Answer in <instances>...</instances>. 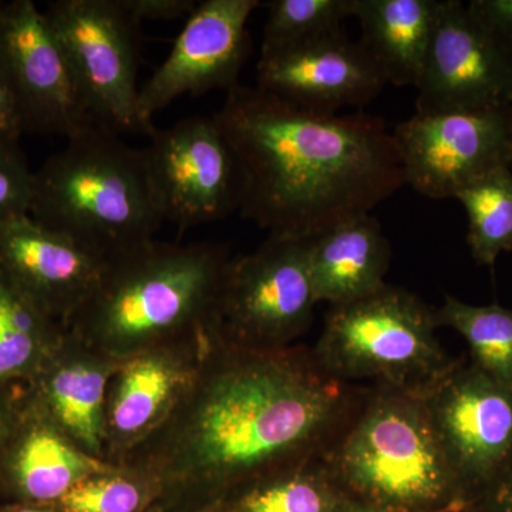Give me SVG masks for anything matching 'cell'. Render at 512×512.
Here are the masks:
<instances>
[{
    "label": "cell",
    "mask_w": 512,
    "mask_h": 512,
    "mask_svg": "<svg viewBox=\"0 0 512 512\" xmlns=\"http://www.w3.org/2000/svg\"><path fill=\"white\" fill-rule=\"evenodd\" d=\"M457 511V510H456ZM336 512H393L382 510V508L373 507V505L363 504V505H349V507H343L340 505Z\"/></svg>",
    "instance_id": "obj_35"
},
{
    "label": "cell",
    "mask_w": 512,
    "mask_h": 512,
    "mask_svg": "<svg viewBox=\"0 0 512 512\" xmlns=\"http://www.w3.org/2000/svg\"><path fill=\"white\" fill-rule=\"evenodd\" d=\"M26 400V384L0 387V458L22 419Z\"/></svg>",
    "instance_id": "obj_31"
},
{
    "label": "cell",
    "mask_w": 512,
    "mask_h": 512,
    "mask_svg": "<svg viewBox=\"0 0 512 512\" xmlns=\"http://www.w3.org/2000/svg\"><path fill=\"white\" fill-rule=\"evenodd\" d=\"M481 495L485 512H512V464Z\"/></svg>",
    "instance_id": "obj_33"
},
{
    "label": "cell",
    "mask_w": 512,
    "mask_h": 512,
    "mask_svg": "<svg viewBox=\"0 0 512 512\" xmlns=\"http://www.w3.org/2000/svg\"><path fill=\"white\" fill-rule=\"evenodd\" d=\"M416 114L512 109V56L460 0H437Z\"/></svg>",
    "instance_id": "obj_10"
},
{
    "label": "cell",
    "mask_w": 512,
    "mask_h": 512,
    "mask_svg": "<svg viewBox=\"0 0 512 512\" xmlns=\"http://www.w3.org/2000/svg\"><path fill=\"white\" fill-rule=\"evenodd\" d=\"M386 84L365 49L343 29L261 53L256 64L258 89L315 113L365 106Z\"/></svg>",
    "instance_id": "obj_15"
},
{
    "label": "cell",
    "mask_w": 512,
    "mask_h": 512,
    "mask_svg": "<svg viewBox=\"0 0 512 512\" xmlns=\"http://www.w3.org/2000/svg\"><path fill=\"white\" fill-rule=\"evenodd\" d=\"M389 265V241L372 214L309 239V266L318 303L339 306L372 295L386 285Z\"/></svg>",
    "instance_id": "obj_20"
},
{
    "label": "cell",
    "mask_w": 512,
    "mask_h": 512,
    "mask_svg": "<svg viewBox=\"0 0 512 512\" xmlns=\"http://www.w3.org/2000/svg\"><path fill=\"white\" fill-rule=\"evenodd\" d=\"M258 0H205L185 22L170 55L138 90V130L150 134L153 117L185 94L237 86L251 53L248 22Z\"/></svg>",
    "instance_id": "obj_13"
},
{
    "label": "cell",
    "mask_w": 512,
    "mask_h": 512,
    "mask_svg": "<svg viewBox=\"0 0 512 512\" xmlns=\"http://www.w3.org/2000/svg\"><path fill=\"white\" fill-rule=\"evenodd\" d=\"M434 316L437 325L466 339L477 369L512 392V309L470 305L446 295Z\"/></svg>",
    "instance_id": "obj_24"
},
{
    "label": "cell",
    "mask_w": 512,
    "mask_h": 512,
    "mask_svg": "<svg viewBox=\"0 0 512 512\" xmlns=\"http://www.w3.org/2000/svg\"><path fill=\"white\" fill-rule=\"evenodd\" d=\"M468 217L467 242L477 264L493 266L512 249V173L500 168L456 195Z\"/></svg>",
    "instance_id": "obj_25"
},
{
    "label": "cell",
    "mask_w": 512,
    "mask_h": 512,
    "mask_svg": "<svg viewBox=\"0 0 512 512\" xmlns=\"http://www.w3.org/2000/svg\"><path fill=\"white\" fill-rule=\"evenodd\" d=\"M148 136L150 144L141 154L161 221L171 222L183 235L238 211V165L214 116L153 128Z\"/></svg>",
    "instance_id": "obj_9"
},
{
    "label": "cell",
    "mask_w": 512,
    "mask_h": 512,
    "mask_svg": "<svg viewBox=\"0 0 512 512\" xmlns=\"http://www.w3.org/2000/svg\"><path fill=\"white\" fill-rule=\"evenodd\" d=\"M437 326L426 303L386 284L359 301L332 306L312 352L342 382L373 380L380 390L426 399L461 362L440 345Z\"/></svg>",
    "instance_id": "obj_6"
},
{
    "label": "cell",
    "mask_w": 512,
    "mask_h": 512,
    "mask_svg": "<svg viewBox=\"0 0 512 512\" xmlns=\"http://www.w3.org/2000/svg\"><path fill=\"white\" fill-rule=\"evenodd\" d=\"M316 303L309 239L268 237L252 254L229 259L205 332L232 348H291Z\"/></svg>",
    "instance_id": "obj_7"
},
{
    "label": "cell",
    "mask_w": 512,
    "mask_h": 512,
    "mask_svg": "<svg viewBox=\"0 0 512 512\" xmlns=\"http://www.w3.org/2000/svg\"><path fill=\"white\" fill-rule=\"evenodd\" d=\"M406 184L433 198H454L478 178L512 167V111L414 114L393 131Z\"/></svg>",
    "instance_id": "obj_12"
},
{
    "label": "cell",
    "mask_w": 512,
    "mask_h": 512,
    "mask_svg": "<svg viewBox=\"0 0 512 512\" xmlns=\"http://www.w3.org/2000/svg\"><path fill=\"white\" fill-rule=\"evenodd\" d=\"M207 343L204 328L120 363L107 390V463L117 466L170 416L194 379Z\"/></svg>",
    "instance_id": "obj_17"
},
{
    "label": "cell",
    "mask_w": 512,
    "mask_h": 512,
    "mask_svg": "<svg viewBox=\"0 0 512 512\" xmlns=\"http://www.w3.org/2000/svg\"><path fill=\"white\" fill-rule=\"evenodd\" d=\"M35 173L12 143L0 141V222L29 215Z\"/></svg>",
    "instance_id": "obj_28"
},
{
    "label": "cell",
    "mask_w": 512,
    "mask_h": 512,
    "mask_svg": "<svg viewBox=\"0 0 512 512\" xmlns=\"http://www.w3.org/2000/svg\"><path fill=\"white\" fill-rule=\"evenodd\" d=\"M511 111H512V109H511Z\"/></svg>",
    "instance_id": "obj_37"
},
{
    "label": "cell",
    "mask_w": 512,
    "mask_h": 512,
    "mask_svg": "<svg viewBox=\"0 0 512 512\" xmlns=\"http://www.w3.org/2000/svg\"><path fill=\"white\" fill-rule=\"evenodd\" d=\"M30 217L106 256L153 241L161 225L141 150L94 124L35 173Z\"/></svg>",
    "instance_id": "obj_5"
},
{
    "label": "cell",
    "mask_w": 512,
    "mask_h": 512,
    "mask_svg": "<svg viewBox=\"0 0 512 512\" xmlns=\"http://www.w3.org/2000/svg\"><path fill=\"white\" fill-rule=\"evenodd\" d=\"M436 10L437 0H356L359 45L386 83L417 86Z\"/></svg>",
    "instance_id": "obj_21"
},
{
    "label": "cell",
    "mask_w": 512,
    "mask_h": 512,
    "mask_svg": "<svg viewBox=\"0 0 512 512\" xmlns=\"http://www.w3.org/2000/svg\"><path fill=\"white\" fill-rule=\"evenodd\" d=\"M174 512H177V511H174ZM191 512H224V510H222V507H214V508H208V510L191 511Z\"/></svg>",
    "instance_id": "obj_36"
},
{
    "label": "cell",
    "mask_w": 512,
    "mask_h": 512,
    "mask_svg": "<svg viewBox=\"0 0 512 512\" xmlns=\"http://www.w3.org/2000/svg\"><path fill=\"white\" fill-rule=\"evenodd\" d=\"M106 259L30 215L0 222V274L64 329L92 292Z\"/></svg>",
    "instance_id": "obj_16"
},
{
    "label": "cell",
    "mask_w": 512,
    "mask_h": 512,
    "mask_svg": "<svg viewBox=\"0 0 512 512\" xmlns=\"http://www.w3.org/2000/svg\"><path fill=\"white\" fill-rule=\"evenodd\" d=\"M228 262L220 245L156 239L107 256L66 330L116 362L187 338L205 328Z\"/></svg>",
    "instance_id": "obj_3"
},
{
    "label": "cell",
    "mask_w": 512,
    "mask_h": 512,
    "mask_svg": "<svg viewBox=\"0 0 512 512\" xmlns=\"http://www.w3.org/2000/svg\"><path fill=\"white\" fill-rule=\"evenodd\" d=\"M214 119L238 165V211L269 237H319L406 184L399 147L379 117L315 113L237 84Z\"/></svg>",
    "instance_id": "obj_2"
},
{
    "label": "cell",
    "mask_w": 512,
    "mask_h": 512,
    "mask_svg": "<svg viewBox=\"0 0 512 512\" xmlns=\"http://www.w3.org/2000/svg\"><path fill=\"white\" fill-rule=\"evenodd\" d=\"M467 8L512 56V0H471Z\"/></svg>",
    "instance_id": "obj_29"
},
{
    "label": "cell",
    "mask_w": 512,
    "mask_h": 512,
    "mask_svg": "<svg viewBox=\"0 0 512 512\" xmlns=\"http://www.w3.org/2000/svg\"><path fill=\"white\" fill-rule=\"evenodd\" d=\"M359 407L312 350L232 348L208 336L173 412L117 466L151 484L154 504L221 507L229 495L322 456Z\"/></svg>",
    "instance_id": "obj_1"
},
{
    "label": "cell",
    "mask_w": 512,
    "mask_h": 512,
    "mask_svg": "<svg viewBox=\"0 0 512 512\" xmlns=\"http://www.w3.org/2000/svg\"><path fill=\"white\" fill-rule=\"evenodd\" d=\"M340 488L393 512L467 507L426 400L380 390L322 454Z\"/></svg>",
    "instance_id": "obj_4"
},
{
    "label": "cell",
    "mask_w": 512,
    "mask_h": 512,
    "mask_svg": "<svg viewBox=\"0 0 512 512\" xmlns=\"http://www.w3.org/2000/svg\"><path fill=\"white\" fill-rule=\"evenodd\" d=\"M339 488L318 456L252 485L221 507L224 512H336Z\"/></svg>",
    "instance_id": "obj_23"
},
{
    "label": "cell",
    "mask_w": 512,
    "mask_h": 512,
    "mask_svg": "<svg viewBox=\"0 0 512 512\" xmlns=\"http://www.w3.org/2000/svg\"><path fill=\"white\" fill-rule=\"evenodd\" d=\"M261 53L338 32L355 16L356 0H272Z\"/></svg>",
    "instance_id": "obj_26"
},
{
    "label": "cell",
    "mask_w": 512,
    "mask_h": 512,
    "mask_svg": "<svg viewBox=\"0 0 512 512\" xmlns=\"http://www.w3.org/2000/svg\"><path fill=\"white\" fill-rule=\"evenodd\" d=\"M0 512H63L57 505L0 503Z\"/></svg>",
    "instance_id": "obj_34"
},
{
    "label": "cell",
    "mask_w": 512,
    "mask_h": 512,
    "mask_svg": "<svg viewBox=\"0 0 512 512\" xmlns=\"http://www.w3.org/2000/svg\"><path fill=\"white\" fill-rule=\"evenodd\" d=\"M0 69L23 133L70 138L97 124L45 12L32 0L0 2Z\"/></svg>",
    "instance_id": "obj_11"
},
{
    "label": "cell",
    "mask_w": 512,
    "mask_h": 512,
    "mask_svg": "<svg viewBox=\"0 0 512 512\" xmlns=\"http://www.w3.org/2000/svg\"><path fill=\"white\" fill-rule=\"evenodd\" d=\"M64 333L0 274V387L28 384Z\"/></svg>",
    "instance_id": "obj_22"
},
{
    "label": "cell",
    "mask_w": 512,
    "mask_h": 512,
    "mask_svg": "<svg viewBox=\"0 0 512 512\" xmlns=\"http://www.w3.org/2000/svg\"><path fill=\"white\" fill-rule=\"evenodd\" d=\"M22 134L15 104H13L8 84H6L5 76L0 69V141L16 144Z\"/></svg>",
    "instance_id": "obj_32"
},
{
    "label": "cell",
    "mask_w": 512,
    "mask_h": 512,
    "mask_svg": "<svg viewBox=\"0 0 512 512\" xmlns=\"http://www.w3.org/2000/svg\"><path fill=\"white\" fill-rule=\"evenodd\" d=\"M464 494H483L512 464V392L460 362L426 397Z\"/></svg>",
    "instance_id": "obj_14"
},
{
    "label": "cell",
    "mask_w": 512,
    "mask_h": 512,
    "mask_svg": "<svg viewBox=\"0 0 512 512\" xmlns=\"http://www.w3.org/2000/svg\"><path fill=\"white\" fill-rule=\"evenodd\" d=\"M156 493L143 477L120 466L74 485L57 507L63 512H144L153 507Z\"/></svg>",
    "instance_id": "obj_27"
},
{
    "label": "cell",
    "mask_w": 512,
    "mask_h": 512,
    "mask_svg": "<svg viewBox=\"0 0 512 512\" xmlns=\"http://www.w3.org/2000/svg\"><path fill=\"white\" fill-rule=\"evenodd\" d=\"M111 466L84 453L28 397L0 458V503L57 505L74 485Z\"/></svg>",
    "instance_id": "obj_19"
},
{
    "label": "cell",
    "mask_w": 512,
    "mask_h": 512,
    "mask_svg": "<svg viewBox=\"0 0 512 512\" xmlns=\"http://www.w3.org/2000/svg\"><path fill=\"white\" fill-rule=\"evenodd\" d=\"M121 9L140 26L143 20H175L190 16L194 0H119Z\"/></svg>",
    "instance_id": "obj_30"
},
{
    "label": "cell",
    "mask_w": 512,
    "mask_h": 512,
    "mask_svg": "<svg viewBox=\"0 0 512 512\" xmlns=\"http://www.w3.org/2000/svg\"><path fill=\"white\" fill-rule=\"evenodd\" d=\"M121 362L101 355L69 332L28 384L29 402L82 448L106 461V399Z\"/></svg>",
    "instance_id": "obj_18"
},
{
    "label": "cell",
    "mask_w": 512,
    "mask_h": 512,
    "mask_svg": "<svg viewBox=\"0 0 512 512\" xmlns=\"http://www.w3.org/2000/svg\"><path fill=\"white\" fill-rule=\"evenodd\" d=\"M45 16L93 120L137 131L138 25L119 0H57Z\"/></svg>",
    "instance_id": "obj_8"
}]
</instances>
